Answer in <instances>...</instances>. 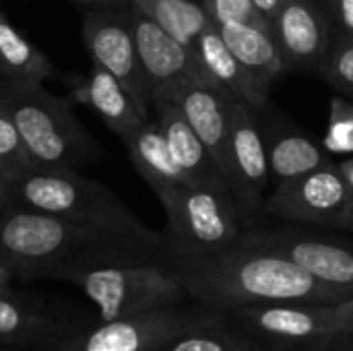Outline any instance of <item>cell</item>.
Returning a JSON list of instances; mask_svg holds the SVG:
<instances>
[{
    "label": "cell",
    "instance_id": "6da1fadb",
    "mask_svg": "<svg viewBox=\"0 0 353 351\" xmlns=\"http://www.w3.org/2000/svg\"><path fill=\"white\" fill-rule=\"evenodd\" d=\"M149 261H159V246L50 213L14 205L0 217V263L12 277L62 279L72 271Z\"/></svg>",
    "mask_w": 353,
    "mask_h": 351
},
{
    "label": "cell",
    "instance_id": "7a4b0ae2",
    "mask_svg": "<svg viewBox=\"0 0 353 351\" xmlns=\"http://www.w3.org/2000/svg\"><path fill=\"white\" fill-rule=\"evenodd\" d=\"M170 271L182 281L190 302L219 310L273 302L341 304L347 300L292 259L242 240L223 254Z\"/></svg>",
    "mask_w": 353,
    "mask_h": 351
},
{
    "label": "cell",
    "instance_id": "3957f363",
    "mask_svg": "<svg viewBox=\"0 0 353 351\" xmlns=\"http://www.w3.org/2000/svg\"><path fill=\"white\" fill-rule=\"evenodd\" d=\"M155 194L165 213L159 263L168 269L223 254L248 230L225 178L188 180Z\"/></svg>",
    "mask_w": 353,
    "mask_h": 351
},
{
    "label": "cell",
    "instance_id": "277c9868",
    "mask_svg": "<svg viewBox=\"0 0 353 351\" xmlns=\"http://www.w3.org/2000/svg\"><path fill=\"white\" fill-rule=\"evenodd\" d=\"M14 205L62 217L93 230L126 236L161 252V232L145 225L105 184L83 176L72 168L31 166L14 182Z\"/></svg>",
    "mask_w": 353,
    "mask_h": 351
},
{
    "label": "cell",
    "instance_id": "5b68a950",
    "mask_svg": "<svg viewBox=\"0 0 353 351\" xmlns=\"http://www.w3.org/2000/svg\"><path fill=\"white\" fill-rule=\"evenodd\" d=\"M60 281L79 288L97 308L101 323L141 317L190 302L182 281L159 261L72 271Z\"/></svg>",
    "mask_w": 353,
    "mask_h": 351
},
{
    "label": "cell",
    "instance_id": "8992f818",
    "mask_svg": "<svg viewBox=\"0 0 353 351\" xmlns=\"http://www.w3.org/2000/svg\"><path fill=\"white\" fill-rule=\"evenodd\" d=\"M2 99L17 122L33 166L77 170L93 153L91 139L66 99L41 85L8 91Z\"/></svg>",
    "mask_w": 353,
    "mask_h": 351
},
{
    "label": "cell",
    "instance_id": "52a82bcc",
    "mask_svg": "<svg viewBox=\"0 0 353 351\" xmlns=\"http://www.w3.org/2000/svg\"><path fill=\"white\" fill-rule=\"evenodd\" d=\"M337 306L273 302L238 306L230 312L265 351H335Z\"/></svg>",
    "mask_w": 353,
    "mask_h": 351
},
{
    "label": "cell",
    "instance_id": "ba28073f",
    "mask_svg": "<svg viewBox=\"0 0 353 351\" xmlns=\"http://www.w3.org/2000/svg\"><path fill=\"white\" fill-rule=\"evenodd\" d=\"M261 213L304 225H325L350 232L353 188L339 166H323L283 180L265 197Z\"/></svg>",
    "mask_w": 353,
    "mask_h": 351
},
{
    "label": "cell",
    "instance_id": "9c48e42d",
    "mask_svg": "<svg viewBox=\"0 0 353 351\" xmlns=\"http://www.w3.org/2000/svg\"><path fill=\"white\" fill-rule=\"evenodd\" d=\"M242 242L269 248L292 259L319 281L339 292L343 298H353V244L350 242L290 228H250L244 232Z\"/></svg>",
    "mask_w": 353,
    "mask_h": 351
},
{
    "label": "cell",
    "instance_id": "30bf717a",
    "mask_svg": "<svg viewBox=\"0 0 353 351\" xmlns=\"http://www.w3.org/2000/svg\"><path fill=\"white\" fill-rule=\"evenodd\" d=\"M269 180V147L259 128L254 108L234 99L230 110L228 184L242 209L248 230L254 228V219L263 209Z\"/></svg>",
    "mask_w": 353,
    "mask_h": 351
},
{
    "label": "cell",
    "instance_id": "8fae6325",
    "mask_svg": "<svg viewBox=\"0 0 353 351\" xmlns=\"http://www.w3.org/2000/svg\"><path fill=\"white\" fill-rule=\"evenodd\" d=\"M192 314L194 302L120 321H99L93 329L56 341L52 351H157L190 323Z\"/></svg>",
    "mask_w": 353,
    "mask_h": 351
},
{
    "label": "cell",
    "instance_id": "7c38bea8",
    "mask_svg": "<svg viewBox=\"0 0 353 351\" xmlns=\"http://www.w3.org/2000/svg\"><path fill=\"white\" fill-rule=\"evenodd\" d=\"M128 19L137 41L141 68L149 85L151 106L172 101L182 85L203 74L194 50L180 43L153 19L130 4Z\"/></svg>",
    "mask_w": 353,
    "mask_h": 351
},
{
    "label": "cell",
    "instance_id": "4fadbf2b",
    "mask_svg": "<svg viewBox=\"0 0 353 351\" xmlns=\"http://www.w3.org/2000/svg\"><path fill=\"white\" fill-rule=\"evenodd\" d=\"M83 41L93 64L114 74L143 108L151 110L149 85L141 68L128 10H89L83 21Z\"/></svg>",
    "mask_w": 353,
    "mask_h": 351
},
{
    "label": "cell",
    "instance_id": "5bb4252c",
    "mask_svg": "<svg viewBox=\"0 0 353 351\" xmlns=\"http://www.w3.org/2000/svg\"><path fill=\"white\" fill-rule=\"evenodd\" d=\"M236 97L205 72L178 89L172 101L186 116L194 132L201 137L221 174L228 180L230 155V110ZM240 101V99H238Z\"/></svg>",
    "mask_w": 353,
    "mask_h": 351
},
{
    "label": "cell",
    "instance_id": "9a60e30c",
    "mask_svg": "<svg viewBox=\"0 0 353 351\" xmlns=\"http://www.w3.org/2000/svg\"><path fill=\"white\" fill-rule=\"evenodd\" d=\"M72 97L91 108L122 141L149 120V110L143 108L114 74L97 64H93L87 74L74 79Z\"/></svg>",
    "mask_w": 353,
    "mask_h": 351
},
{
    "label": "cell",
    "instance_id": "2e32d148",
    "mask_svg": "<svg viewBox=\"0 0 353 351\" xmlns=\"http://www.w3.org/2000/svg\"><path fill=\"white\" fill-rule=\"evenodd\" d=\"M271 31L288 66H312L327 52V19L310 0H285Z\"/></svg>",
    "mask_w": 353,
    "mask_h": 351
},
{
    "label": "cell",
    "instance_id": "e0dca14e",
    "mask_svg": "<svg viewBox=\"0 0 353 351\" xmlns=\"http://www.w3.org/2000/svg\"><path fill=\"white\" fill-rule=\"evenodd\" d=\"M157 351H265L230 310L194 304L190 323Z\"/></svg>",
    "mask_w": 353,
    "mask_h": 351
},
{
    "label": "cell",
    "instance_id": "ac0fdd59",
    "mask_svg": "<svg viewBox=\"0 0 353 351\" xmlns=\"http://www.w3.org/2000/svg\"><path fill=\"white\" fill-rule=\"evenodd\" d=\"M194 56L201 64V70L221 83L236 99L252 106L254 110L265 106L269 89L238 62V58L225 46L215 23L199 35L194 43Z\"/></svg>",
    "mask_w": 353,
    "mask_h": 351
},
{
    "label": "cell",
    "instance_id": "d6986e66",
    "mask_svg": "<svg viewBox=\"0 0 353 351\" xmlns=\"http://www.w3.org/2000/svg\"><path fill=\"white\" fill-rule=\"evenodd\" d=\"M124 143L137 172L155 192L192 180L176 161L157 120H147L141 124L124 139Z\"/></svg>",
    "mask_w": 353,
    "mask_h": 351
},
{
    "label": "cell",
    "instance_id": "ffe728a7",
    "mask_svg": "<svg viewBox=\"0 0 353 351\" xmlns=\"http://www.w3.org/2000/svg\"><path fill=\"white\" fill-rule=\"evenodd\" d=\"M217 29L238 62L267 89L273 79L288 68L271 29L242 21H228L223 25H217Z\"/></svg>",
    "mask_w": 353,
    "mask_h": 351
},
{
    "label": "cell",
    "instance_id": "44dd1931",
    "mask_svg": "<svg viewBox=\"0 0 353 351\" xmlns=\"http://www.w3.org/2000/svg\"><path fill=\"white\" fill-rule=\"evenodd\" d=\"M0 77L8 83V91L41 85L52 77V62L29 41L0 8Z\"/></svg>",
    "mask_w": 353,
    "mask_h": 351
},
{
    "label": "cell",
    "instance_id": "7402d4cb",
    "mask_svg": "<svg viewBox=\"0 0 353 351\" xmlns=\"http://www.w3.org/2000/svg\"><path fill=\"white\" fill-rule=\"evenodd\" d=\"M153 108L157 112L155 120L161 126L176 161L192 180L225 178L219 166L215 163L213 155L201 141V137L194 132V128L190 126V122L174 101H161L155 103Z\"/></svg>",
    "mask_w": 353,
    "mask_h": 351
},
{
    "label": "cell",
    "instance_id": "603a6c76",
    "mask_svg": "<svg viewBox=\"0 0 353 351\" xmlns=\"http://www.w3.org/2000/svg\"><path fill=\"white\" fill-rule=\"evenodd\" d=\"M128 4L145 12L190 50H194L199 35L213 25L203 2L194 0H130Z\"/></svg>",
    "mask_w": 353,
    "mask_h": 351
},
{
    "label": "cell",
    "instance_id": "cb8c5ba5",
    "mask_svg": "<svg viewBox=\"0 0 353 351\" xmlns=\"http://www.w3.org/2000/svg\"><path fill=\"white\" fill-rule=\"evenodd\" d=\"M329 163L327 149L302 134H285L269 145V170L277 184Z\"/></svg>",
    "mask_w": 353,
    "mask_h": 351
},
{
    "label": "cell",
    "instance_id": "d4e9b609",
    "mask_svg": "<svg viewBox=\"0 0 353 351\" xmlns=\"http://www.w3.org/2000/svg\"><path fill=\"white\" fill-rule=\"evenodd\" d=\"M54 323L19 300L12 290L0 292V345H31L52 335Z\"/></svg>",
    "mask_w": 353,
    "mask_h": 351
},
{
    "label": "cell",
    "instance_id": "484cf974",
    "mask_svg": "<svg viewBox=\"0 0 353 351\" xmlns=\"http://www.w3.org/2000/svg\"><path fill=\"white\" fill-rule=\"evenodd\" d=\"M33 163L25 151L21 132L17 122L0 97V176H4L10 184Z\"/></svg>",
    "mask_w": 353,
    "mask_h": 351
},
{
    "label": "cell",
    "instance_id": "4316f807",
    "mask_svg": "<svg viewBox=\"0 0 353 351\" xmlns=\"http://www.w3.org/2000/svg\"><path fill=\"white\" fill-rule=\"evenodd\" d=\"M323 147L327 153L353 155V101L345 97L331 99L329 126Z\"/></svg>",
    "mask_w": 353,
    "mask_h": 351
},
{
    "label": "cell",
    "instance_id": "83f0119b",
    "mask_svg": "<svg viewBox=\"0 0 353 351\" xmlns=\"http://www.w3.org/2000/svg\"><path fill=\"white\" fill-rule=\"evenodd\" d=\"M203 6L207 8L215 25H223L228 21H242L271 29V25L261 17V12L252 4V0H203Z\"/></svg>",
    "mask_w": 353,
    "mask_h": 351
},
{
    "label": "cell",
    "instance_id": "f1b7e54d",
    "mask_svg": "<svg viewBox=\"0 0 353 351\" xmlns=\"http://www.w3.org/2000/svg\"><path fill=\"white\" fill-rule=\"evenodd\" d=\"M327 79L337 87L353 91V41L343 43L331 56L327 66Z\"/></svg>",
    "mask_w": 353,
    "mask_h": 351
},
{
    "label": "cell",
    "instance_id": "f546056e",
    "mask_svg": "<svg viewBox=\"0 0 353 351\" xmlns=\"http://www.w3.org/2000/svg\"><path fill=\"white\" fill-rule=\"evenodd\" d=\"M335 351H353V298L337 306V343Z\"/></svg>",
    "mask_w": 353,
    "mask_h": 351
},
{
    "label": "cell",
    "instance_id": "4dcf8cb0",
    "mask_svg": "<svg viewBox=\"0 0 353 351\" xmlns=\"http://www.w3.org/2000/svg\"><path fill=\"white\" fill-rule=\"evenodd\" d=\"M252 4L256 6V10L261 12V17H263L269 25H273L275 17H277V12L281 10V6L285 4V0H252Z\"/></svg>",
    "mask_w": 353,
    "mask_h": 351
},
{
    "label": "cell",
    "instance_id": "1f68e13d",
    "mask_svg": "<svg viewBox=\"0 0 353 351\" xmlns=\"http://www.w3.org/2000/svg\"><path fill=\"white\" fill-rule=\"evenodd\" d=\"M14 207V192H12V184L0 176V217L4 213H8Z\"/></svg>",
    "mask_w": 353,
    "mask_h": 351
},
{
    "label": "cell",
    "instance_id": "d6a6232c",
    "mask_svg": "<svg viewBox=\"0 0 353 351\" xmlns=\"http://www.w3.org/2000/svg\"><path fill=\"white\" fill-rule=\"evenodd\" d=\"M339 14L343 27L353 35V0H339Z\"/></svg>",
    "mask_w": 353,
    "mask_h": 351
},
{
    "label": "cell",
    "instance_id": "836d02e7",
    "mask_svg": "<svg viewBox=\"0 0 353 351\" xmlns=\"http://www.w3.org/2000/svg\"><path fill=\"white\" fill-rule=\"evenodd\" d=\"M72 2H81V4H89V6H118V4H128L130 0H72Z\"/></svg>",
    "mask_w": 353,
    "mask_h": 351
},
{
    "label": "cell",
    "instance_id": "e575fe53",
    "mask_svg": "<svg viewBox=\"0 0 353 351\" xmlns=\"http://www.w3.org/2000/svg\"><path fill=\"white\" fill-rule=\"evenodd\" d=\"M10 279H12V273L0 263V292L10 290Z\"/></svg>",
    "mask_w": 353,
    "mask_h": 351
},
{
    "label": "cell",
    "instance_id": "d590c367",
    "mask_svg": "<svg viewBox=\"0 0 353 351\" xmlns=\"http://www.w3.org/2000/svg\"><path fill=\"white\" fill-rule=\"evenodd\" d=\"M339 168H341V172H343L345 180L350 182V186L353 188V157L352 159H347V161H343V163H339Z\"/></svg>",
    "mask_w": 353,
    "mask_h": 351
},
{
    "label": "cell",
    "instance_id": "8d00e7d4",
    "mask_svg": "<svg viewBox=\"0 0 353 351\" xmlns=\"http://www.w3.org/2000/svg\"><path fill=\"white\" fill-rule=\"evenodd\" d=\"M350 232H353V213H352V221H350Z\"/></svg>",
    "mask_w": 353,
    "mask_h": 351
},
{
    "label": "cell",
    "instance_id": "74e56055",
    "mask_svg": "<svg viewBox=\"0 0 353 351\" xmlns=\"http://www.w3.org/2000/svg\"><path fill=\"white\" fill-rule=\"evenodd\" d=\"M352 93H353V91H352Z\"/></svg>",
    "mask_w": 353,
    "mask_h": 351
}]
</instances>
